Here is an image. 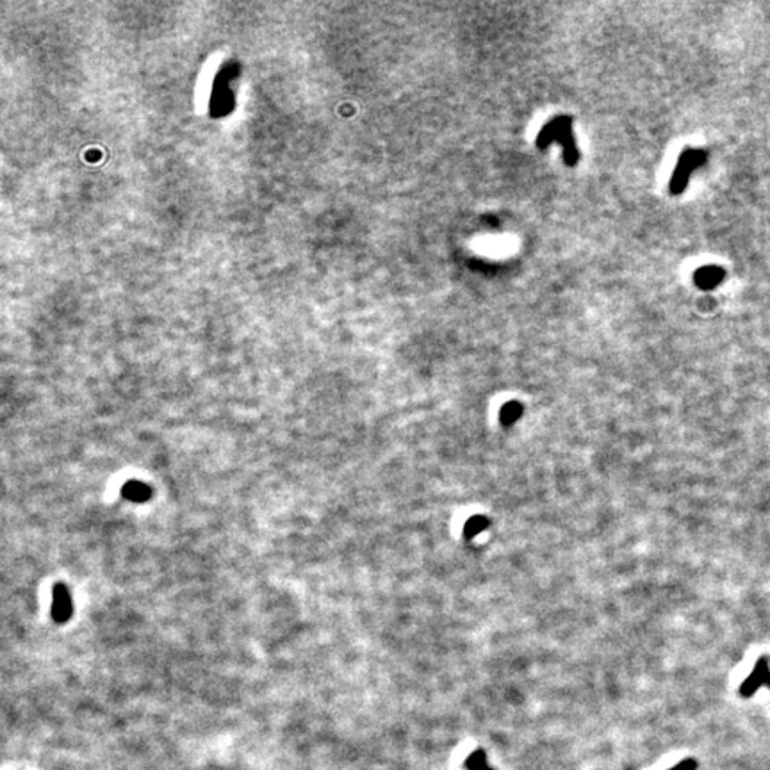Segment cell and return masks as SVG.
<instances>
[{"label": "cell", "mask_w": 770, "mask_h": 770, "mask_svg": "<svg viewBox=\"0 0 770 770\" xmlns=\"http://www.w3.org/2000/svg\"><path fill=\"white\" fill-rule=\"evenodd\" d=\"M560 141L564 147V159L567 166H575L578 163V148H576L575 136H573V120L569 116H558L549 121L537 136V147L546 148L549 143Z\"/></svg>", "instance_id": "1"}, {"label": "cell", "mask_w": 770, "mask_h": 770, "mask_svg": "<svg viewBox=\"0 0 770 770\" xmlns=\"http://www.w3.org/2000/svg\"><path fill=\"white\" fill-rule=\"evenodd\" d=\"M704 160H706V154H704L703 150L683 152L679 160H677L676 171H674L673 178H671V186H669V189H671L673 195H682V193L685 191L692 171H694L697 166L703 165Z\"/></svg>", "instance_id": "2"}, {"label": "cell", "mask_w": 770, "mask_h": 770, "mask_svg": "<svg viewBox=\"0 0 770 770\" xmlns=\"http://www.w3.org/2000/svg\"><path fill=\"white\" fill-rule=\"evenodd\" d=\"M73 614V603L64 583H56L52 590V619L59 624L70 621Z\"/></svg>", "instance_id": "3"}, {"label": "cell", "mask_w": 770, "mask_h": 770, "mask_svg": "<svg viewBox=\"0 0 770 770\" xmlns=\"http://www.w3.org/2000/svg\"><path fill=\"white\" fill-rule=\"evenodd\" d=\"M724 278H726V272L719 266H704L697 269L694 275L695 284L699 285L701 289H715Z\"/></svg>", "instance_id": "4"}, {"label": "cell", "mask_w": 770, "mask_h": 770, "mask_svg": "<svg viewBox=\"0 0 770 770\" xmlns=\"http://www.w3.org/2000/svg\"><path fill=\"white\" fill-rule=\"evenodd\" d=\"M121 496L129 501H134V503H145L152 498V487L143 483V481L130 480L121 487Z\"/></svg>", "instance_id": "5"}, {"label": "cell", "mask_w": 770, "mask_h": 770, "mask_svg": "<svg viewBox=\"0 0 770 770\" xmlns=\"http://www.w3.org/2000/svg\"><path fill=\"white\" fill-rule=\"evenodd\" d=\"M521 414H522L521 403H517V401H508L507 405H503V409H501L499 419H501V423H503L505 426H510V424H514L517 419L521 418Z\"/></svg>", "instance_id": "6"}, {"label": "cell", "mask_w": 770, "mask_h": 770, "mask_svg": "<svg viewBox=\"0 0 770 770\" xmlns=\"http://www.w3.org/2000/svg\"><path fill=\"white\" fill-rule=\"evenodd\" d=\"M487 526H489V521H487L485 517L474 516L466 522V526H464V535H466V539H472V537H477L480 531L485 530Z\"/></svg>", "instance_id": "7"}, {"label": "cell", "mask_w": 770, "mask_h": 770, "mask_svg": "<svg viewBox=\"0 0 770 770\" xmlns=\"http://www.w3.org/2000/svg\"><path fill=\"white\" fill-rule=\"evenodd\" d=\"M466 769L468 770H494L490 769L489 763H487V754L483 753V751H474V753H471L468 756V760H466Z\"/></svg>", "instance_id": "8"}, {"label": "cell", "mask_w": 770, "mask_h": 770, "mask_svg": "<svg viewBox=\"0 0 770 770\" xmlns=\"http://www.w3.org/2000/svg\"><path fill=\"white\" fill-rule=\"evenodd\" d=\"M697 769V762H695L694 758H686V760H682L679 763H676L674 767H671V769L667 770H695Z\"/></svg>", "instance_id": "9"}]
</instances>
